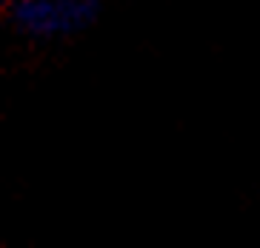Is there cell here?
Returning a JSON list of instances; mask_svg holds the SVG:
<instances>
[{"mask_svg":"<svg viewBox=\"0 0 260 248\" xmlns=\"http://www.w3.org/2000/svg\"><path fill=\"white\" fill-rule=\"evenodd\" d=\"M17 17L29 31L38 34H54L80 26L86 17L83 0H26L17 6Z\"/></svg>","mask_w":260,"mask_h":248,"instance_id":"1","label":"cell"}]
</instances>
